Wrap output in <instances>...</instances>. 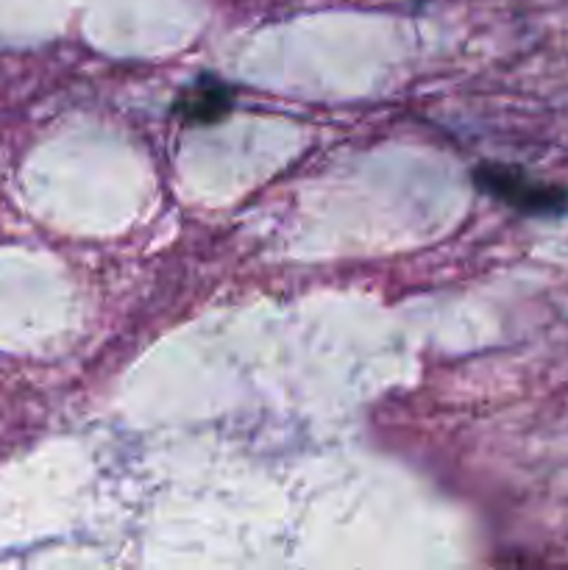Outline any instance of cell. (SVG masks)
Returning <instances> with one entry per match:
<instances>
[{
  "mask_svg": "<svg viewBox=\"0 0 568 570\" xmlns=\"http://www.w3.org/2000/svg\"><path fill=\"white\" fill-rule=\"evenodd\" d=\"M473 181L482 193L493 195L501 204L523 212V215H560L568 209V193L555 184H543L510 165H479L473 170Z\"/></svg>",
  "mask_w": 568,
  "mask_h": 570,
  "instance_id": "6da1fadb",
  "label": "cell"
},
{
  "mask_svg": "<svg viewBox=\"0 0 568 570\" xmlns=\"http://www.w3.org/2000/svg\"><path fill=\"white\" fill-rule=\"evenodd\" d=\"M232 109V92L221 81H200L178 98L176 111L189 122H217Z\"/></svg>",
  "mask_w": 568,
  "mask_h": 570,
  "instance_id": "7a4b0ae2",
  "label": "cell"
}]
</instances>
